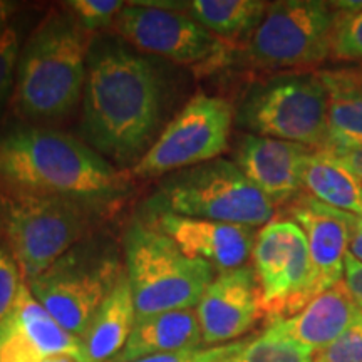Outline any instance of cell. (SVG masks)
Returning <instances> with one entry per match:
<instances>
[{
	"instance_id": "cell-1",
	"label": "cell",
	"mask_w": 362,
	"mask_h": 362,
	"mask_svg": "<svg viewBox=\"0 0 362 362\" xmlns=\"http://www.w3.org/2000/svg\"><path fill=\"white\" fill-rule=\"evenodd\" d=\"M161 117L163 81L156 66L121 40H94L81 116L86 143L107 161L136 165L156 141Z\"/></svg>"
},
{
	"instance_id": "cell-32",
	"label": "cell",
	"mask_w": 362,
	"mask_h": 362,
	"mask_svg": "<svg viewBox=\"0 0 362 362\" xmlns=\"http://www.w3.org/2000/svg\"><path fill=\"white\" fill-rule=\"evenodd\" d=\"M320 151L327 153L330 158L342 163L344 166H347L351 171H354L356 175H359L362 178V146L354 148H325Z\"/></svg>"
},
{
	"instance_id": "cell-20",
	"label": "cell",
	"mask_w": 362,
	"mask_h": 362,
	"mask_svg": "<svg viewBox=\"0 0 362 362\" xmlns=\"http://www.w3.org/2000/svg\"><path fill=\"white\" fill-rule=\"evenodd\" d=\"M319 76L329 101L325 148L362 146V67L325 69Z\"/></svg>"
},
{
	"instance_id": "cell-27",
	"label": "cell",
	"mask_w": 362,
	"mask_h": 362,
	"mask_svg": "<svg viewBox=\"0 0 362 362\" xmlns=\"http://www.w3.org/2000/svg\"><path fill=\"white\" fill-rule=\"evenodd\" d=\"M19 56V34L16 29L8 27L6 33L0 35V117L6 111L8 99H12Z\"/></svg>"
},
{
	"instance_id": "cell-31",
	"label": "cell",
	"mask_w": 362,
	"mask_h": 362,
	"mask_svg": "<svg viewBox=\"0 0 362 362\" xmlns=\"http://www.w3.org/2000/svg\"><path fill=\"white\" fill-rule=\"evenodd\" d=\"M344 284L349 288L352 298L362 310V264L354 257L347 255L346 270H344Z\"/></svg>"
},
{
	"instance_id": "cell-34",
	"label": "cell",
	"mask_w": 362,
	"mask_h": 362,
	"mask_svg": "<svg viewBox=\"0 0 362 362\" xmlns=\"http://www.w3.org/2000/svg\"><path fill=\"white\" fill-rule=\"evenodd\" d=\"M19 11V4L11 2V0H0V35L8 29V22L13 17V13Z\"/></svg>"
},
{
	"instance_id": "cell-26",
	"label": "cell",
	"mask_w": 362,
	"mask_h": 362,
	"mask_svg": "<svg viewBox=\"0 0 362 362\" xmlns=\"http://www.w3.org/2000/svg\"><path fill=\"white\" fill-rule=\"evenodd\" d=\"M64 6L88 33L94 34L106 27L115 25L117 16L126 7V2H121V0H69Z\"/></svg>"
},
{
	"instance_id": "cell-14",
	"label": "cell",
	"mask_w": 362,
	"mask_h": 362,
	"mask_svg": "<svg viewBox=\"0 0 362 362\" xmlns=\"http://www.w3.org/2000/svg\"><path fill=\"white\" fill-rule=\"evenodd\" d=\"M203 346H223L247 334L264 315L255 269L220 272L197 305Z\"/></svg>"
},
{
	"instance_id": "cell-24",
	"label": "cell",
	"mask_w": 362,
	"mask_h": 362,
	"mask_svg": "<svg viewBox=\"0 0 362 362\" xmlns=\"http://www.w3.org/2000/svg\"><path fill=\"white\" fill-rule=\"evenodd\" d=\"M314 352L267 327L260 336L237 341L228 362H314Z\"/></svg>"
},
{
	"instance_id": "cell-21",
	"label": "cell",
	"mask_w": 362,
	"mask_h": 362,
	"mask_svg": "<svg viewBox=\"0 0 362 362\" xmlns=\"http://www.w3.org/2000/svg\"><path fill=\"white\" fill-rule=\"evenodd\" d=\"M134 322L133 292L124 270L83 337L88 361L110 362L115 359L126 346Z\"/></svg>"
},
{
	"instance_id": "cell-17",
	"label": "cell",
	"mask_w": 362,
	"mask_h": 362,
	"mask_svg": "<svg viewBox=\"0 0 362 362\" xmlns=\"http://www.w3.org/2000/svg\"><path fill=\"white\" fill-rule=\"evenodd\" d=\"M315 149L282 139L242 134L235 148V165L274 206L297 200L304 192L302 173Z\"/></svg>"
},
{
	"instance_id": "cell-15",
	"label": "cell",
	"mask_w": 362,
	"mask_h": 362,
	"mask_svg": "<svg viewBox=\"0 0 362 362\" xmlns=\"http://www.w3.org/2000/svg\"><path fill=\"white\" fill-rule=\"evenodd\" d=\"M141 221L173 240L185 255L206 262L218 274L247 265L257 240V232L252 226L173 214L151 215Z\"/></svg>"
},
{
	"instance_id": "cell-7",
	"label": "cell",
	"mask_w": 362,
	"mask_h": 362,
	"mask_svg": "<svg viewBox=\"0 0 362 362\" xmlns=\"http://www.w3.org/2000/svg\"><path fill=\"white\" fill-rule=\"evenodd\" d=\"M327 90L319 72H284L253 83L235 107L248 134L324 149L329 134Z\"/></svg>"
},
{
	"instance_id": "cell-8",
	"label": "cell",
	"mask_w": 362,
	"mask_h": 362,
	"mask_svg": "<svg viewBox=\"0 0 362 362\" xmlns=\"http://www.w3.org/2000/svg\"><path fill=\"white\" fill-rule=\"evenodd\" d=\"M123 274L116 248L88 237L27 285L67 332L83 339Z\"/></svg>"
},
{
	"instance_id": "cell-2",
	"label": "cell",
	"mask_w": 362,
	"mask_h": 362,
	"mask_svg": "<svg viewBox=\"0 0 362 362\" xmlns=\"http://www.w3.org/2000/svg\"><path fill=\"white\" fill-rule=\"evenodd\" d=\"M129 178L62 131L25 124L0 138V185L12 192L69 198L104 211L126 193Z\"/></svg>"
},
{
	"instance_id": "cell-10",
	"label": "cell",
	"mask_w": 362,
	"mask_h": 362,
	"mask_svg": "<svg viewBox=\"0 0 362 362\" xmlns=\"http://www.w3.org/2000/svg\"><path fill=\"white\" fill-rule=\"evenodd\" d=\"M129 2L115 22L117 35L136 51L188 66L197 72L218 69L232 57V45L193 21L176 4Z\"/></svg>"
},
{
	"instance_id": "cell-19",
	"label": "cell",
	"mask_w": 362,
	"mask_h": 362,
	"mask_svg": "<svg viewBox=\"0 0 362 362\" xmlns=\"http://www.w3.org/2000/svg\"><path fill=\"white\" fill-rule=\"evenodd\" d=\"M203 346L202 329L194 309L163 312L136 319L123 351L110 362H136L170 352Z\"/></svg>"
},
{
	"instance_id": "cell-35",
	"label": "cell",
	"mask_w": 362,
	"mask_h": 362,
	"mask_svg": "<svg viewBox=\"0 0 362 362\" xmlns=\"http://www.w3.org/2000/svg\"><path fill=\"white\" fill-rule=\"evenodd\" d=\"M44 362H83V361H79L78 357L74 356H54V357H49V359H45Z\"/></svg>"
},
{
	"instance_id": "cell-25",
	"label": "cell",
	"mask_w": 362,
	"mask_h": 362,
	"mask_svg": "<svg viewBox=\"0 0 362 362\" xmlns=\"http://www.w3.org/2000/svg\"><path fill=\"white\" fill-rule=\"evenodd\" d=\"M337 22L332 35V57L362 61V0L334 2Z\"/></svg>"
},
{
	"instance_id": "cell-3",
	"label": "cell",
	"mask_w": 362,
	"mask_h": 362,
	"mask_svg": "<svg viewBox=\"0 0 362 362\" xmlns=\"http://www.w3.org/2000/svg\"><path fill=\"white\" fill-rule=\"evenodd\" d=\"M90 39L67 7L51 8L39 22L21 51L11 99L22 121L57 123L83 101Z\"/></svg>"
},
{
	"instance_id": "cell-9",
	"label": "cell",
	"mask_w": 362,
	"mask_h": 362,
	"mask_svg": "<svg viewBox=\"0 0 362 362\" xmlns=\"http://www.w3.org/2000/svg\"><path fill=\"white\" fill-rule=\"evenodd\" d=\"M334 2L279 0L243 45V61L264 71L304 69L332 57Z\"/></svg>"
},
{
	"instance_id": "cell-30",
	"label": "cell",
	"mask_w": 362,
	"mask_h": 362,
	"mask_svg": "<svg viewBox=\"0 0 362 362\" xmlns=\"http://www.w3.org/2000/svg\"><path fill=\"white\" fill-rule=\"evenodd\" d=\"M19 265L13 257L4 248H0V320L6 317L16 302L17 292L22 284Z\"/></svg>"
},
{
	"instance_id": "cell-22",
	"label": "cell",
	"mask_w": 362,
	"mask_h": 362,
	"mask_svg": "<svg viewBox=\"0 0 362 362\" xmlns=\"http://www.w3.org/2000/svg\"><path fill=\"white\" fill-rule=\"evenodd\" d=\"M302 187L309 197L362 218V178L324 151L307 158Z\"/></svg>"
},
{
	"instance_id": "cell-28",
	"label": "cell",
	"mask_w": 362,
	"mask_h": 362,
	"mask_svg": "<svg viewBox=\"0 0 362 362\" xmlns=\"http://www.w3.org/2000/svg\"><path fill=\"white\" fill-rule=\"evenodd\" d=\"M314 362H362V310L336 341L317 352Z\"/></svg>"
},
{
	"instance_id": "cell-33",
	"label": "cell",
	"mask_w": 362,
	"mask_h": 362,
	"mask_svg": "<svg viewBox=\"0 0 362 362\" xmlns=\"http://www.w3.org/2000/svg\"><path fill=\"white\" fill-rule=\"evenodd\" d=\"M349 253L362 264V218H357V216L354 220V226H352Z\"/></svg>"
},
{
	"instance_id": "cell-11",
	"label": "cell",
	"mask_w": 362,
	"mask_h": 362,
	"mask_svg": "<svg viewBox=\"0 0 362 362\" xmlns=\"http://www.w3.org/2000/svg\"><path fill=\"white\" fill-rule=\"evenodd\" d=\"M235 123L233 104L197 93L158 136L131 170L134 178H163L175 171L216 160L228 148Z\"/></svg>"
},
{
	"instance_id": "cell-13",
	"label": "cell",
	"mask_w": 362,
	"mask_h": 362,
	"mask_svg": "<svg viewBox=\"0 0 362 362\" xmlns=\"http://www.w3.org/2000/svg\"><path fill=\"white\" fill-rule=\"evenodd\" d=\"M54 356L89 362L83 339L67 332L22 280L16 302L0 320V362H44Z\"/></svg>"
},
{
	"instance_id": "cell-36",
	"label": "cell",
	"mask_w": 362,
	"mask_h": 362,
	"mask_svg": "<svg viewBox=\"0 0 362 362\" xmlns=\"http://www.w3.org/2000/svg\"><path fill=\"white\" fill-rule=\"evenodd\" d=\"M0 232H2V200H0Z\"/></svg>"
},
{
	"instance_id": "cell-16",
	"label": "cell",
	"mask_w": 362,
	"mask_h": 362,
	"mask_svg": "<svg viewBox=\"0 0 362 362\" xmlns=\"http://www.w3.org/2000/svg\"><path fill=\"white\" fill-rule=\"evenodd\" d=\"M291 215L304 230L309 243L312 288L317 297L344 280L356 216L325 205L309 194H300L293 200Z\"/></svg>"
},
{
	"instance_id": "cell-29",
	"label": "cell",
	"mask_w": 362,
	"mask_h": 362,
	"mask_svg": "<svg viewBox=\"0 0 362 362\" xmlns=\"http://www.w3.org/2000/svg\"><path fill=\"white\" fill-rule=\"evenodd\" d=\"M235 347H237V342H230L223 344V346L198 347V349L153 356L136 362H228L230 357L233 354Z\"/></svg>"
},
{
	"instance_id": "cell-6",
	"label": "cell",
	"mask_w": 362,
	"mask_h": 362,
	"mask_svg": "<svg viewBox=\"0 0 362 362\" xmlns=\"http://www.w3.org/2000/svg\"><path fill=\"white\" fill-rule=\"evenodd\" d=\"M123 250L136 319L194 309L216 277L210 264L185 255L173 240L144 221L128 226Z\"/></svg>"
},
{
	"instance_id": "cell-12",
	"label": "cell",
	"mask_w": 362,
	"mask_h": 362,
	"mask_svg": "<svg viewBox=\"0 0 362 362\" xmlns=\"http://www.w3.org/2000/svg\"><path fill=\"white\" fill-rule=\"evenodd\" d=\"M252 257L269 322L297 314L315 298L309 243L293 220L267 223L257 233Z\"/></svg>"
},
{
	"instance_id": "cell-4",
	"label": "cell",
	"mask_w": 362,
	"mask_h": 362,
	"mask_svg": "<svg viewBox=\"0 0 362 362\" xmlns=\"http://www.w3.org/2000/svg\"><path fill=\"white\" fill-rule=\"evenodd\" d=\"M144 211L146 216L173 214L252 228L265 226L275 216L274 203L225 158L163 176Z\"/></svg>"
},
{
	"instance_id": "cell-23",
	"label": "cell",
	"mask_w": 362,
	"mask_h": 362,
	"mask_svg": "<svg viewBox=\"0 0 362 362\" xmlns=\"http://www.w3.org/2000/svg\"><path fill=\"white\" fill-rule=\"evenodd\" d=\"M180 11L210 30L216 37L233 44L248 39L264 19L269 2L264 0H192L180 2Z\"/></svg>"
},
{
	"instance_id": "cell-5",
	"label": "cell",
	"mask_w": 362,
	"mask_h": 362,
	"mask_svg": "<svg viewBox=\"0 0 362 362\" xmlns=\"http://www.w3.org/2000/svg\"><path fill=\"white\" fill-rule=\"evenodd\" d=\"M2 233L29 282L88 235L104 211L69 198L0 189Z\"/></svg>"
},
{
	"instance_id": "cell-18",
	"label": "cell",
	"mask_w": 362,
	"mask_h": 362,
	"mask_svg": "<svg viewBox=\"0 0 362 362\" xmlns=\"http://www.w3.org/2000/svg\"><path fill=\"white\" fill-rule=\"evenodd\" d=\"M359 314L361 309L342 280L312 298L297 314L269 322L267 327L317 354L336 341Z\"/></svg>"
}]
</instances>
